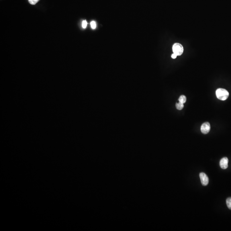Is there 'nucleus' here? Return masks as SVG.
<instances>
[{
    "label": "nucleus",
    "mask_w": 231,
    "mask_h": 231,
    "mask_svg": "<svg viewBox=\"0 0 231 231\" xmlns=\"http://www.w3.org/2000/svg\"><path fill=\"white\" fill-rule=\"evenodd\" d=\"M216 94L217 98L221 100H226L229 96V92L224 89L219 88L216 90Z\"/></svg>",
    "instance_id": "nucleus-1"
},
{
    "label": "nucleus",
    "mask_w": 231,
    "mask_h": 231,
    "mask_svg": "<svg viewBox=\"0 0 231 231\" xmlns=\"http://www.w3.org/2000/svg\"><path fill=\"white\" fill-rule=\"evenodd\" d=\"M173 51L177 56H181L184 52L182 45L179 43H175L173 46Z\"/></svg>",
    "instance_id": "nucleus-2"
},
{
    "label": "nucleus",
    "mask_w": 231,
    "mask_h": 231,
    "mask_svg": "<svg viewBox=\"0 0 231 231\" xmlns=\"http://www.w3.org/2000/svg\"><path fill=\"white\" fill-rule=\"evenodd\" d=\"M210 126L209 123L208 122H204L201 126V131L204 134H207L209 132Z\"/></svg>",
    "instance_id": "nucleus-3"
},
{
    "label": "nucleus",
    "mask_w": 231,
    "mask_h": 231,
    "mask_svg": "<svg viewBox=\"0 0 231 231\" xmlns=\"http://www.w3.org/2000/svg\"><path fill=\"white\" fill-rule=\"evenodd\" d=\"M200 177L201 180V183L203 186H206L209 182V179L207 175L203 173H201L200 174Z\"/></svg>",
    "instance_id": "nucleus-4"
},
{
    "label": "nucleus",
    "mask_w": 231,
    "mask_h": 231,
    "mask_svg": "<svg viewBox=\"0 0 231 231\" xmlns=\"http://www.w3.org/2000/svg\"><path fill=\"white\" fill-rule=\"evenodd\" d=\"M229 160L227 157H224L222 159L220 162V165L222 169H226L228 167Z\"/></svg>",
    "instance_id": "nucleus-5"
},
{
    "label": "nucleus",
    "mask_w": 231,
    "mask_h": 231,
    "mask_svg": "<svg viewBox=\"0 0 231 231\" xmlns=\"http://www.w3.org/2000/svg\"><path fill=\"white\" fill-rule=\"evenodd\" d=\"M184 104L181 103L180 102H179V103L176 104V108L177 109H178L179 110H181L184 108Z\"/></svg>",
    "instance_id": "nucleus-6"
},
{
    "label": "nucleus",
    "mask_w": 231,
    "mask_h": 231,
    "mask_svg": "<svg viewBox=\"0 0 231 231\" xmlns=\"http://www.w3.org/2000/svg\"><path fill=\"white\" fill-rule=\"evenodd\" d=\"M186 97L185 96H184V95H182V96H181L179 97V102H180L181 103H183V104H184V103H185L186 102Z\"/></svg>",
    "instance_id": "nucleus-7"
},
{
    "label": "nucleus",
    "mask_w": 231,
    "mask_h": 231,
    "mask_svg": "<svg viewBox=\"0 0 231 231\" xmlns=\"http://www.w3.org/2000/svg\"><path fill=\"white\" fill-rule=\"evenodd\" d=\"M226 202L228 208L229 209L231 210V197H229L227 199Z\"/></svg>",
    "instance_id": "nucleus-8"
},
{
    "label": "nucleus",
    "mask_w": 231,
    "mask_h": 231,
    "mask_svg": "<svg viewBox=\"0 0 231 231\" xmlns=\"http://www.w3.org/2000/svg\"><path fill=\"white\" fill-rule=\"evenodd\" d=\"M29 3L32 5H35L38 2L37 0H28Z\"/></svg>",
    "instance_id": "nucleus-9"
},
{
    "label": "nucleus",
    "mask_w": 231,
    "mask_h": 231,
    "mask_svg": "<svg viewBox=\"0 0 231 231\" xmlns=\"http://www.w3.org/2000/svg\"><path fill=\"white\" fill-rule=\"evenodd\" d=\"M90 25L92 29H95L96 28V22L94 21H92L90 23Z\"/></svg>",
    "instance_id": "nucleus-10"
},
{
    "label": "nucleus",
    "mask_w": 231,
    "mask_h": 231,
    "mask_svg": "<svg viewBox=\"0 0 231 231\" xmlns=\"http://www.w3.org/2000/svg\"><path fill=\"white\" fill-rule=\"evenodd\" d=\"M87 23L86 20L83 21L82 22V27L84 28H86L87 26Z\"/></svg>",
    "instance_id": "nucleus-11"
},
{
    "label": "nucleus",
    "mask_w": 231,
    "mask_h": 231,
    "mask_svg": "<svg viewBox=\"0 0 231 231\" xmlns=\"http://www.w3.org/2000/svg\"><path fill=\"white\" fill-rule=\"evenodd\" d=\"M177 56H177L175 54L173 53V54L172 55H171V57H172L173 59H175V58H176Z\"/></svg>",
    "instance_id": "nucleus-12"
},
{
    "label": "nucleus",
    "mask_w": 231,
    "mask_h": 231,
    "mask_svg": "<svg viewBox=\"0 0 231 231\" xmlns=\"http://www.w3.org/2000/svg\"><path fill=\"white\" fill-rule=\"evenodd\" d=\"M38 1H39V0H37Z\"/></svg>",
    "instance_id": "nucleus-13"
}]
</instances>
